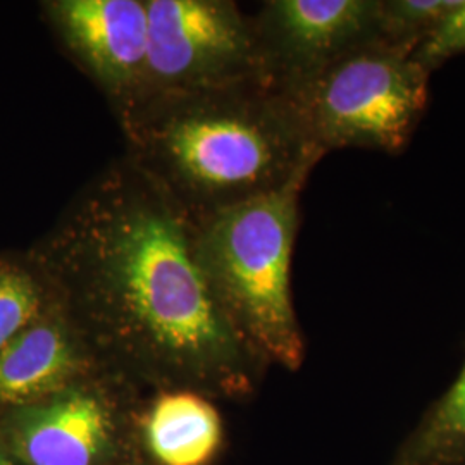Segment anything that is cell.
<instances>
[{
  "label": "cell",
  "instance_id": "obj_1",
  "mask_svg": "<svg viewBox=\"0 0 465 465\" xmlns=\"http://www.w3.org/2000/svg\"><path fill=\"white\" fill-rule=\"evenodd\" d=\"M32 253L100 366L157 391H257L269 366L221 309L193 221L124 155L84 184Z\"/></svg>",
  "mask_w": 465,
  "mask_h": 465
},
{
  "label": "cell",
  "instance_id": "obj_2",
  "mask_svg": "<svg viewBox=\"0 0 465 465\" xmlns=\"http://www.w3.org/2000/svg\"><path fill=\"white\" fill-rule=\"evenodd\" d=\"M119 126L124 157L193 223L274 192L324 157L292 100L259 80L155 97Z\"/></svg>",
  "mask_w": 465,
  "mask_h": 465
},
{
  "label": "cell",
  "instance_id": "obj_3",
  "mask_svg": "<svg viewBox=\"0 0 465 465\" xmlns=\"http://www.w3.org/2000/svg\"><path fill=\"white\" fill-rule=\"evenodd\" d=\"M309 176L193 223L200 264L232 328L267 366L286 371L305 359L292 259Z\"/></svg>",
  "mask_w": 465,
  "mask_h": 465
},
{
  "label": "cell",
  "instance_id": "obj_4",
  "mask_svg": "<svg viewBox=\"0 0 465 465\" xmlns=\"http://www.w3.org/2000/svg\"><path fill=\"white\" fill-rule=\"evenodd\" d=\"M430 76L411 54L372 44L343 55L288 99L322 155L340 149L399 155L426 113Z\"/></svg>",
  "mask_w": 465,
  "mask_h": 465
},
{
  "label": "cell",
  "instance_id": "obj_5",
  "mask_svg": "<svg viewBox=\"0 0 465 465\" xmlns=\"http://www.w3.org/2000/svg\"><path fill=\"white\" fill-rule=\"evenodd\" d=\"M143 102L264 82L252 16L232 0H147ZM121 124V123H119Z\"/></svg>",
  "mask_w": 465,
  "mask_h": 465
},
{
  "label": "cell",
  "instance_id": "obj_6",
  "mask_svg": "<svg viewBox=\"0 0 465 465\" xmlns=\"http://www.w3.org/2000/svg\"><path fill=\"white\" fill-rule=\"evenodd\" d=\"M136 388L100 367L45 399L0 412V441L25 465H128Z\"/></svg>",
  "mask_w": 465,
  "mask_h": 465
},
{
  "label": "cell",
  "instance_id": "obj_7",
  "mask_svg": "<svg viewBox=\"0 0 465 465\" xmlns=\"http://www.w3.org/2000/svg\"><path fill=\"white\" fill-rule=\"evenodd\" d=\"M252 25L264 80L286 97L350 52L382 44L380 0H267Z\"/></svg>",
  "mask_w": 465,
  "mask_h": 465
},
{
  "label": "cell",
  "instance_id": "obj_8",
  "mask_svg": "<svg viewBox=\"0 0 465 465\" xmlns=\"http://www.w3.org/2000/svg\"><path fill=\"white\" fill-rule=\"evenodd\" d=\"M42 11L67 57L99 88L117 123H123L143 92L147 0H49Z\"/></svg>",
  "mask_w": 465,
  "mask_h": 465
},
{
  "label": "cell",
  "instance_id": "obj_9",
  "mask_svg": "<svg viewBox=\"0 0 465 465\" xmlns=\"http://www.w3.org/2000/svg\"><path fill=\"white\" fill-rule=\"evenodd\" d=\"M100 367L94 350L57 300L0 350V412L45 399Z\"/></svg>",
  "mask_w": 465,
  "mask_h": 465
},
{
  "label": "cell",
  "instance_id": "obj_10",
  "mask_svg": "<svg viewBox=\"0 0 465 465\" xmlns=\"http://www.w3.org/2000/svg\"><path fill=\"white\" fill-rule=\"evenodd\" d=\"M138 420L142 447L155 465H209L223 445V419L197 391H157Z\"/></svg>",
  "mask_w": 465,
  "mask_h": 465
},
{
  "label": "cell",
  "instance_id": "obj_11",
  "mask_svg": "<svg viewBox=\"0 0 465 465\" xmlns=\"http://www.w3.org/2000/svg\"><path fill=\"white\" fill-rule=\"evenodd\" d=\"M386 465H465V362Z\"/></svg>",
  "mask_w": 465,
  "mask_h": 465
},
{
  "label": "cell",
  "instance_id": "obj_12",
  "mask_svg": "<svg viewBox=\"0 0 465 465\" xmlns=\"http://www.w3.org/2000/svg\"><path fill=\"white\" fill-rule=\"evenodd\" d=\"M59 300L47 272L32 250L21 255H0V350Z\"/></svg>",
  "mask_w": 465,
  "mask_h": 465
},
{
  "label": "cell",
  "instance_id": "obj_13",
  "mask_svg": "<svg viewBox=\"0 0 465 465\" xmlns=\"http://www.w3.org/2000/svg\"><path fill=\"white\" fill-rule=\"evenodd\" d=\"M459 0H380L382 45L414 54Z\"/></svg>",
  "mask_w": 465,
  "mask_h": 465
},
{
  "label": "cell",
  "instance_id": "obj_14",
  "mask_svg": "<svg viewBox=\"0 0 465 465\" xmlns=\"http://www.w3.org/2000/svg\"><path fill=\"white\" fill-rule=\"evenodd\" d=\"M462 54H465V0H459L441 25L414 50L412 59L432 73L451 57Z\"/></svg>",
  "mask_w": 465,
  "mask_h": 465
},
{
  "label": "cell",
  "instance_id": "obj_15",
  "mask_svg": "<svg viewBox=\"0 0 465 465\" xmlns=\"http://www.w3.org/2000/svg\"><path fill=\"white\" fill-rule=\"evenodd\" d=\"M0 465H25L16 455L0 441Z\"/></svg>",
  "mask_w": 465,
  "mask_h": 465
},
{
  "label": "cell",
  "instance_id": "obj_16",
  "mask_svg": "<svg viewBox=\"0 0 465 465\" xmlns=\"http://www.w3.org/2000/svg\"><path fill=\"white\" fill-rule=\"evenodd\" d=\"M128 465H134V464H128Z\"/></svg>",
  "mask_w": 465,
  "mask_h": 465
}]
</instances>
